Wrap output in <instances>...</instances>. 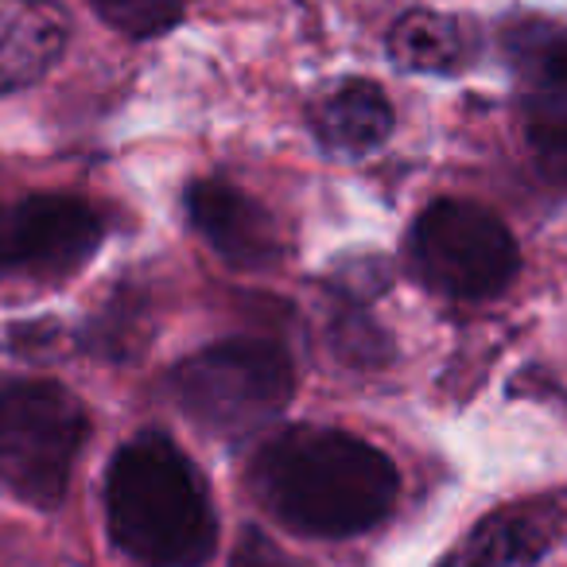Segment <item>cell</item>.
I'll list each match as a JSON object with an SVG mask.
<instances>
[{"label":"cell","instance_id":"1","mask_svg":"<svg viewBox=\"0 0 567 567\" xmlns=\"http://www.w3.org/2000/svg\"><path fill=\"white\" fill-rule=\"evenodd\" d=\"M249 486L276 525L342 540L381 525L396 502V466L385 451L339 427H284L257 451Z\"/></svg>","mask_w":567,"mask_h":567},{"label":"cell","instance_id":"2","mask_svg":"<svg viewBox=\"0 0 567 567\" xmlns=\"http://www.w3.org/2000/svg\"><path fill=\"white\" fill-rule=\"evenodd\" d=\"M105 525L144 567H203L218 548V517L198 466L167 435L144 432L105 471Z\"/></svg>","mask_w":567,"mask_h":567},{"label":"cell","instance_id":"3","mask_svg":"<svg viewBox=\"0 0 567 567\" xmlns=\"http://www.w3.org/2000/svg\"><path fill=\"white\" fill-rule=\"evenodd\" d=\"M183 416L214 440H249L284 416L296 393L292 358L280 342L226 339L183 358L172 373Z\"/></svg>","mask_w":567,"mask_h":567},{"label":"cell","instance_id":"4","mask_svg":"<svg viewBox=\"0 0 567 567\" xmlns=\"http://www.w3.org/2000/svg\"><path fill=\"white\" fill-rule=\"evenodd\" d=\"M90 435L82 401L59 381L0 378V486L35 509H55Z\"/></svg>","mask_w":567,"mask_h":567},{"label":"cell","instance_id":"5","mask_svg":"<svg viewBox=\"0 0 567 567\" xmlns=\"http://www.w3.org/2000/svg\"><path fill=\"white\" fill-rule=\"evenodd\" d=\"M409 252L435 292L455 300H494L520 268L509 226L466 198H440L427 206L412 226Z\"/></svg>","mask_w":567,"mask_h":567},{"label":"cell","instance_id":"6","mask_svg":"<svg viewBox=\"0 0 567 567\" xmlns=\"http://www.w3.org/2000/svg\"><path fill=\"white\" fill-rule=\"evenodd\" d=\"M102 237V218L82 198L24 195L0 206V272L63 280L94 257Z\"/></svg>","mask_w":567,"mask_h":567},{"label":"cell","instance_id":"7","mask_svg":"<svg viewBox=\"0 0 567 567\" xmlns=\"http://www.w3.org/2000/svg\"><path fill=\"white\" fill-rule=\"evenodd\" d=\"M509 59L525 105V141L536 172L567 187V32L544 20H520L509 32Z\"/></svg>","mask_w":567,"mask_h":567},{"label":"cell","instance_id":"8","mask_svg":"<svg viewBox=\"0 0 567 567\" xmlns=\"http://www.w3.org/2000/svg\"><path fill=\"white\" fill-rule=\"evenodd\" d=\"M190 226L234 268H272L280 260V234L265 206L226 179H195L187 187Z\"/></svg>","mask_w":567,"mask_h":567},{"label":"cell","instance_id":"9","mask_svg":"<svg viewBox=\"0 0 567 567\" xmlns=\"http://www.w3.org/2000/svg\"><path fill=\"white\" fill-rule=\"evenodd\" d=\"M71 20L55 0H0V97L28 90L55 66Z\"/></svg>","mask_w":567,"mask_h":567},{"label":"cell","instance_id":"10","mask_svg":"<svg viewBox=\"0 0 567 567\" xmlns=\"http://www.w3.org/2000/svg\"><path fill=\"white\" fill-rule=\"evenodd\" d=\"M559 520L548 505H517V509L489 513L482 525L463 536L440 567H536L551 548Z\"/></svg>","mask_w":567,"mask_h":567},{"label":"cell","instance_id":"11","mask_svg":"<svg viewBox=\"0 0 567 567\" xmlns=\"http://www.w3.org/2000/svg\"><path fill=\"white\" fill-rule=\"evenodd\" d=\"M311 128L319 144L334 156H365L393 133V105L385 90L365 79L334 82L331 90L316 97L311 105Z\"/></svg>","mask_w":567,"mask_h":567},{"label":"cell","instance_id":"12","mask_svg":"<svg viewBox=\"0 0 567 567\" xmlns=\"http://www.w3.org/2000/svg\"><path fill=\"white\" fill-rule=\"evenodd\" d=\"M474 48V28L447 12H409L389 32V59L412 74H455L471 66Z\"/></svg>","mask_w":567,"mask_h":567},{"label":"cell","instance_id":"13","mask_svg":"<svg viewBox=\"0 0 567 567\" xmlns=\"http://www.w3.org/2000/svg\"><path fill=\"white\" fill-rule=\"evenodd\" d=\"M94 12L128 40H152L164 35L187 17L190 0H90Z\"/></svg>","mask_w":567,"mask_h":567},{"label":"cell","instance_id":"14","mask_svg":"<svg viewBox=\"0 0 567 567\" xmlns=\"http://www.w3.org/2000/svg\"><path fill=\"white\" fill-rule=\"evenodd\" d=\"M229 567H303L300 559H292L288 551H280L272 540H268L260 528H245L234 544V556H229Z\"/></svg>","mask_w":567,"mask_h":567},{"label":"cell","instance_id":"15","mask_svg":"<svg viewBox=\"0 0 567 567\" xmlns=\"http://www.w3.org/2000/svg\"><path fill=\"white\" fill-rule=\"evenodd\" d=\"M0 206H4V203H0Z\"/></svg>","mask_w":567,"mask_h":567}]
</instances>
